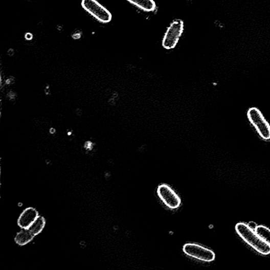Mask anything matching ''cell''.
<instances>
[{"mask_svg":"<svg viewBox=\"0 0 270 270\" xmlns=\"http://www.w3.org/2000/svg\"><path fill=\"white\" fill-rule=\"evenodd\" d=\"M235 230L246 243L260 254L264 256L270 254V245L265 243L248 225L239 223L236 225Z\"/></svg>","mask_w":270,"mask_h":270,"instance_id":"obj_1","label":"cell"},{"mask_svg":"<svg viewBox=\"0 0 270 270\" xmlns=\"http://www.w3.org/2000/svg\"><path fill=\"white\" fill-rule=\"evenodd\" d=\"M247 117L259 137L264 141L270 140V124L260 110L255 107L250 108L247 111Z\"/></svg>","mask_w":270,"mask_h":270,"instance_id":"obj_2","label":"cell"},{"mask_svg":"<svg viewBox=\"0 0 270 270\" xmlns=\"http://www.w3.org/2000/svg\"><path fill=\"white\" fill-rule=\"evenodd\" d=\"M81 7L99 22L108 24L112 19L110 11L97 0H82Z\"/></svg>","mask_w":270,"mask_h":270,"instance_id":"obj_3","label":"cell"},{"mask_svg":"<svg viewBox=\"0 0 270 270\" xmlns=\"http://www.w3.org/2000/svg\"><path fill=\"white\" fill-rule=\"evenodd\" d=\"M183 251L186 255L200 261L210 262L215 259V255L213 251L196 243L185 244Z\"/></svg>","mask_w":270,"mask_h":270,"instance_id":"obj_4","label":"cell"},{"mask_svg":"<svg viewBox=\"0 0 270 270\" xmlns=\"http://www.w3.org/2000/svg\"><path fill=\"white\" fill-rule=\"evenodd\" d=\"M184 31L182 20H174L169 27L164 36L162 45L167 50L174 49L177 45Z\"/></svg>","mask_w":270,"mask_h":270,"instance_id":"obj_5","label":"cell"},{"mask_svg":"<svg viewBox=\"0 0 270 270\" xmlns=\"http://www.w3.org/2000/svg\"><path fill=\"white\" fill-rule=\"evenodd\" d=\"M157 193L164 204L172 210L178 209L181 199L174 191L166 184H161L158 188Z\"/></svg>","mask_w":270,"mask_h":270,"instance_id":"obj_6","label":"cell"},{"mask_svg":"<svg viewBox=\"0 0 270 270\" xmlns=\"http://www.w3.org/2000/svg\"><path fill=\"white\" fill-rule=\"evenodd\" d=\"M38 216V212L35 209L27 208L19 216L18 224L21 229H28Z\"/></svg>","mask_w":270,"mask_h":270,"instance_id":"obj_7","label":"cell"},{"mask_svg":"<svg viewBox=\"0 0 270 270\" xmlns=\"http://www.w3.org/2000/svg\"><path fill=\"white\" fill-rule=\"evenodd\" d=\"M35 236L28 229H22L16 235L14 240L17 244L23 246L31 242Z\"/></svg>","mask_w":270,"mask_h":270,"instance_id":"obj_8","label":"cell"},{"mask_svg":"<svg viewBox=\"0 0 270 270\" xmlns=\"http://www.w3.org/2000/svg\"><path fill=\"white\" fill-rule=\"evenodd\" d=\"M127 1L146 12L153 11L156 7L154 0H127Z\"/></svg>","mask_w":270,"mask_h":270,"instance_id":"obj_9","label":"cell"},{"mask_svg":"<svg viewBox=\"0 0 270 270\" xmlns=\"http://www.w3.org/2000/svg\"><path fill=\"white\" fill-rule=\"evenodd\" d=\"M45 225L46 220L44 218L41 216H39L28 229L34 235L36 236L42 231Z\"/></svg>","mask_w":270,"mask_h":270,"instance_id":"obj_10","label":"cell"},{"mask_svg":"<svg viewBox=\"0 0 270 270\" xmlns=\"http://www.w3.org/2000/svg\"><path fill=\"white\" fill-rule=\"evenodd\" d=\"M255 231L265 243L270 245V229L263 226H259Z\"/></svg>","mask_w":270,"mask_h":270,"instance_id":"obj_11","label":"cell"},{"mask_svg":"<svg viewBox=\"0 0 270 270\" xmlns=\"http://www.w3.org/2000/svg\"><path fill=\"white\" fill-rule=\"evenodd\" d=\"M248 226L252 230H255L258 226L256 223L251 222L249 223Z\"/></svg>","mask_w":270,"mask_h":270,"instance_id":"obj_12","label":"cell"},{"mask_svg":"<svg viewBox=\"0 0 270 270\" xmlns=\"http://www.w3.org/2000/svg\"><path fill=\"white\" fill-rule=\"evenodd\" d=\"M85 147L87 149H91L93 147V143L90 142H87L85 144Z\"/></svg>","mask_w":270,"mask_h":270,"instance_id":"obj_13","label":"cell"},{"mask_svg":"<svg viewBox=\"0 0 270 270\" xmlns=\"http://www.w3.org/2000/svg\"><path fill=\"white\" fill-rule=\"evenodd\" d=\"M49 131H50V133L52 134H54L56 132V130L55 128H50Z\"/></svg>","mask_w":270,"mask_h":270,"instance_id":"obj_14","label":"cell"},{"mask_svg":"<svg viewBox=\"0 0 270 270\" xmlns=\"http://www.w3.org/2000/svg\"><path fill=\"white\" fill-rule=\"evenodd\" d=\"M12 80H13V79H11V78L8 79V80H7V81H6V83H7V84H10L12 82Z\"/></svg>","mask_w":270,"mask_h":270,"instance_id":"obj_15","label":"cell"}]
</instances>
